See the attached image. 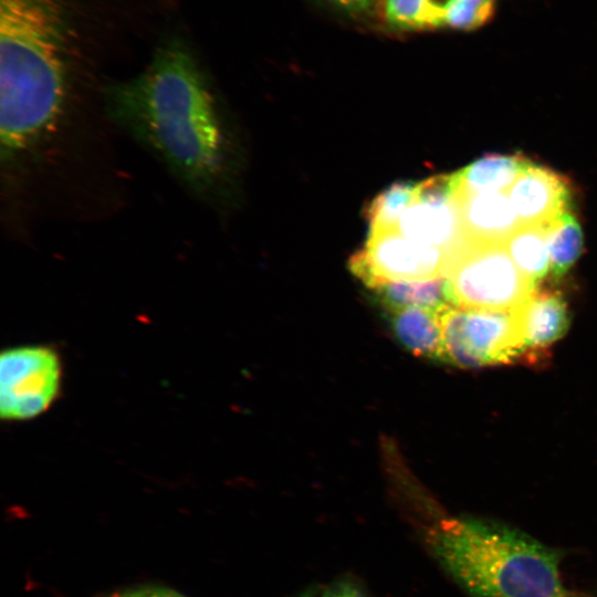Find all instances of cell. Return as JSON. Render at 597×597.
Here are the masks:
<instances>
[{
    "label": "cell",
    "instance_id": "obj_18",
    "mask_svg": "<svg viewBox=\"0 0 597 597\" xmlns=\"http://www.w3.org/2000/svg\"><path fill=\"white\" fill-rule=\"evenodd\" d=\"M443 9L436 0H387L385 13L399 28L431 29L443 25Z\"/></svg>",
    "mask_w": 597,
    "mask_h": 597
},
{
    "label": "cell",
    "instance_id": "obj_12",
    "mask_svg": "<svg viewBox=\"0 0 597 597\" xmlns=\"http://www.w3.org/2000/svg\"><path fill=\"white\" fill-rule=\"evenodd\" d=\"M528 163L520 154L485 155L453 174L455 196L507 192Z\"/></svg>",
    "mask_w": 597,
    "mask_h": 597
},
{
    "label": "cell",
    "instance_id": "obj_19",
    "mask_svg": "<svg viewBox=\"0 0 597 597\" xmlns=\"http://www.w3.org/2000/svg\"><path fill=\"white\" fill-rule=\"evenodd\" d=\"M494 9V0H447L443 25L458 30H474L493 17Z\"/></svg>",
    "mask_w": 597,
    "mask_h": 597
},
{
    "label": "cell",
    "instance_id": "obj_22",
    "mask_svg": "<svg viewBox=\"0 0 597 597\" xmlns=\"http://www.w3.org/2000/svg\"><path fill=\"white\" fill-rule=\"evenodd\" d=\"M333 2L350 9V10H362L369 6L370 0H332Z\"/></svg>",
    "mask_w": 597,
    "mask_h": 597
},
{
    "label": "cell",
    "instance_id": "obj_7",
    "mask_svg": "<svg viewBox=\"0 0 597 597\" xmlns=\"http://www.w3.org/2000/svg\"><path fill=\"white\" fill-rule=\"evenodd\" d=\"M449 264L446 251L411 241L397 229L369 233L349 260L350 271L371 290L387 282L446 277Z\"/></svg>",
    "mask_w": 597,
    "mask_h": 597
},
{
    "label": "cell",
    "instance_id": "obj_13",
    "mask_svg": "<svg viewBox=\"0 0 597 597\" xmlns=\"http://www.w3.org/2000/svg\"><path fill=\"white\" fill-rule=\"evenodd\" d=\"M390 314L392 332L406 349L418 357L444 362L440 312L413 306Z\"/></svg>",
    "mask_w": 597,
    "mask_h": 597
},
{
    "label": "cell",
    "instance_id": "obj_10",
    "mask_svg": "<svg viewBox=\"0 0 597 597\" xmlns=\"http://www.w3.org/2000/svg\"><path fill=\"white\" fill-rule=\"evenodd\" d=\"M455 201L468 241L505 243L521 226L506 192L457 195Z\"/></svg>",
    "mask_w": 597,
    "mask_h": 597
},
{
    "label": "cell",
    "instance_id": "obj_6",
    "mask_svg": "<svg viewBox=\"0 0 597 597\" xmlns=\"http://www.w3.org/2000/svg\"><path fill=\"white\" fill-rule=\"evenodd\" d=\"M62 367L55 350L41 345L19 346L0 357V413L6 420H29L56 399Z\"/></svg>",
    "mask_w": 597,
    "mask_h": 597
},
{
    "label": "cell",
    "instance_id": "obj_8",
    "mask_svg": "<svg viewBox=\"0 0 597 597\" xmlns=\"http://www.w3.org/2000/svg\"><path fill=\"white\" fill-rule=\"evenodd\" d=\"M397 230L417 243L450 255L465 243L455 201L453 174L417 182V198L401 214Z\"/></svg>",
    "mask_w": 597,
    "mask_h": 597
},
{
    "label": "cell",
    "instance_id": "obj_16",
    "mask_svg": "<svg viewBox=\"0 0 597 597\" xmlns=\"http://www.w3.org/2000/svg\"><path fill=\"white\" fill-rule=\"evenodd\" d=\"M547 242L551 271L561 277L578 260L584 245L580 223L569 209L547 226Z\"/></svg>",
    "mask_w": 597,
    "mask_h": 597
},
{
    "label": "cell",
    "instance_id": "obj_21",
    "mask_svg": "<svg viewBox=\"0 0 597 597\" xmlns=\"http://www.w3.org/2000/svg\"><path fill=\"white\" fill-rule=\"evenodd\" d=\"M322 597H365L359 588L352 583H339L325 590Z\"/></svg>",
    "mask_w": 597,
    "mask_h": 597
},
{
    "label": "cell",
    "instance_id": "obj_15",
    "mask_svg": "<svg viewBox=\"0 0 597 597\" xmlns=\"http://www.w3.org/2000/svg\"><path fill=\"white\" fill-rule=\"evenodd\" d=\"M504 244L516 266L538 285L551 270L547 226H520Z\"/></svg>",
    "mask_w": 597,
    "mask_h": 597
},
{
    "label": "cell",
    "instance_id": "obj_1",
    "mask_svg": "<svg viewBox=\"0 0 597 597\" xmlns=\"http://www.w3.org/2000/svg\"><path fill=\"white\" fill-rule=\"evenodd\" d=\"M107 117L202 202H214L231 171L222 108L203 66L180 36L163 41L137 75L108 84Z\"/></svg>",
    "mask_w": 597,
    "mask_h": 597
},
{
    "label": "cell",
    "instance_id": "obj_5",
    "mask_svg": "<svg viewBox=\"0 0 597 597\" xmlns=\"http://www.w3.org/2000/svg\"><path fill=\"white\" fill-rule=\"evenodd\" d=\"M444 362L478 368L525 358L522 307L483 311L450 307L440 313Z\"/></svg>",
    "mask_w": 597,
    "mask_h": 597
},
{
    "label": "cell",
    "instance_id": "obj_2",
    "mask_svg": "<svg viewBox=\"0 0 597 597\" xmlns=\"http://www.w3.org/2000/svg\"><path fill=\"white\" fill-rule=\"evenodd\" d=\"M67 0H0V151L12 167L61 122L71 87Z\"/></svg>",
    "mask_w": 597,
    "mask_h": 597
},
{
    "label": "cell",
    "instance_id": "obj_9",
    "mask_svg": "<svg viewBox=\"0 0 597 597\" xmlns=\"http://www.w3.org/2000/svg\"><path fill=\"white\" fill-rule=\"evenodd\" d=\"M506 193L521 226H548L572 200L564 176L531 160Z\"/></svg>",
    "mask_w": 597,
    "mask_h": 597
},
{
    "label": "cell",
    "instance_id": "obj_4",
    "mask_svg": "<svg viewBox=\"0 0 597 597\" xmlns=\"http://www.w3.org/2000/svg\"><path fill=\"white\" fill-rule=\"evenodd\" d=\"M453 306L511 312L524 306L535 285L514 263L504 243L465 241L447 272Z\"/></svg>",
    "mask_w": 597,
    "mask_h": 597
},
{
    "label": "cell",
    "instance_id": "obj_11",
    "mask_svg": "<svg viewBox=\"0 0 597 597\" xmlns=\"http://www.w3.org/2000/svg\"><path fill=\"white\" fill-rule=\"evenodd\" d=\"M525 331V358L538 359L541 353L565 335L569 326V314L564 296L555 290L534 292L522 306Z\"/></svg>",
    "mask_w": 597,
    "mask_h": 597
},
{
    "label": "cell",
    "instance_id": "obj_14",
    "mask_svg": "<svg viewBox=\"0 0 597 597\" xmlns=\"http://www.w3.org/2000/svg\"><path fill=\"white\" fill-rule=\"evenodd\" d=\"M373 291L389 312L419 306L441 313L455 307L451 303L444 276L429 281L387 282Z\"/></svg>",
    "mask_w": 597,
    "mask_h": 597
},
{
    "label": "cell",
    "instance_id": "obj_17",
    "mask_svg": "<svg viewBox=\"0 0 597 597\" xmlns=\"http://www.w3.org/2000/svg\"><path fill=\"white\" fill-rule=\"evenodd\" d=\"M417 198V184L397 182L379 193L369 205L366 218L369 233L397 229L405 210Z\"/></svg>",
    "mask_w": 597,
    "mask_h": 597
},
{
    "label": "cell",
    "instance_id": "obj_20",
    "mask_svg": "<svg viewBox=\"0 0 597 597\" xmlns=\"http://www.w3.org/2000/svg\"><path fill=\"white\" fill-rule=\"evenodd\" d=\"M108 597H185L176 590L159 586H139L111 594Z\"/></svg>",
    "mask_w": 597,
    "mask_h": 597
},
{
    "label": "cell",
    "instance_id": "obj_23",
    "mask_svg": "<svg viewBox=\"0 0 597 597\" xmlns=\"http://www.w3.org/2000/svg\"><path fill=\"white\" fill-rule=\"evenodd\" d=\"M302 597H311V595H304V596H302Z\"/></svg>",
    "mask_w": 597,
    "mask_h": 597
},
{
    "label": "cell",
    "instance_id": "obj_3",
    "mask_svg": "<svg viewBox=\"0 0 597 597\" xmlns=\"http://www.w3.org/2000/svg\"><path fill=\"white\" fill-rule=\"evenodd\" d=\"M432 540L444 568L471 597H566L559 553L516 528L446 519Z\"/></svg>",
    "mask_w": 597,
    "mask_h": 597
}]
</instances>
